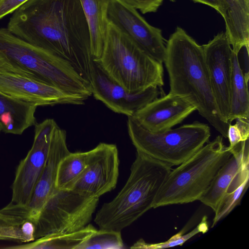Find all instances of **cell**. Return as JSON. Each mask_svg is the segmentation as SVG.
Returning <instances> with one entry per match:
<instances>
[{"instance_id":"obj_4","label":"cell","mask_w":249,"mask_h":249,"mask_svg":"<svg viewBox=\"0 0 249 249\" xmlns=\"http://www.w3.org/2000/svg\"><path fill=\"white\" fill-rule=\"evenodd\" d=\"M172 166L137 151L127 181L117 195L104 203L94 222L100 229L121 231L153 208Z\"/></svg>"},{"instance_id":"obj_15","label":"cell","mask_w":249,"mask_h":249,"mask_svg":"<svg viewBox=\"0 0 249 249\" xmlns=\"http://www.w3.org/2000/svg\"><path fill=\"white\" fill-rule=\"evenodd\" d=\"M195 110L188 101L169 92L149 103L132 117L144 129L157 133L171 129Z\"/></svg>"},{"instance_id":"obj_32","label":"cell","mask_w":249,"mask_h":249,"mask_svg":"<svg viewBox=\"0 0 249 249\" xmlns=\"http://www.w3.org/2000/svg\"><path fill=\"white\" fill-rule=\"evenodd\" d=\"M195 2L201 3L215 9L217 12L219 8V0H193Z\"/></svg>"},{"instance_id":"obj_7","label":"cell","mask_w":249,"mask_h":249,"mask_svg":"<svg viewBox=\"0 0 249 249\" xmlns=\"http://www.w3.org/2000/svg\"><path fill=\"white\" fill-rule=\"evenodd\" d=\"M129 136L136 151L171 166L188 159L209 142L210 128L198 121L179 127L153 133L127 117Z\"/></svg>"},{"instance_id":"obj_14","label":"cell","mask_w":249,"mask_h":249,"mask_svg":"<svg viewBox=\"0 0 249 249\" xmlns=\"http://www.w3.org/2000/svg\"><path fill=\"white\" fill-rule=\"evenodd\" d=\"M0 92L38 106L82 105L88 98L28 77L0 71Z\"/></svg>"},{"instance_id":"obj_10","label":"cell","mask_w":249,"mask_h":249,"mask_svg":"<svg viewBox=\"0 0 249 249\" xmlns=\"http://www.w3.org/2000/svg\"><path fill=\"white\" fill-rule=\"evenodd\" d=\"M108 18L147 55L163 63L166 46L161 31L147 22L137 9L122 0H112Z\"/></svg>"},{"instance_id":"obj_1","label":"cell","mask_w":249,"mask_h":249,"mask_svg":"<svg viewBox=\"0 0 249 249\" xmlns=\"http://www.w3.org/2000/svg\"><path fill=\"white\" fill-rule=\"evenodd\" d=\"M7 28L67 60L90 82V36L80 0H28L13 12Z\"/></svg>"},{"instance_id":"obj_33","label":"cell","mask_w":249,"mask_h":249,"mask_svg":"<svg viewBox=\"0 0 249 249\" xmlns=\"http://www.w3.org/2000/svg\"><path fill=\"white\" fill-rule=\"evenodd\" d=\"M1 130V127H0V132Z\"/></svg>"},{"instance_id":"obj_6","label":"cell","mask_w":249,"mask_h":249,"mask_svg":"<svg viewBox=\"0 0 249 249\" xmlns=\"http://www.w3.org/2000/svg\"><path fill=\"white\" fill-rule=\"evenodd\" d=\"M231 155L222 136L207 142L171 170L157 195L153 208L199 200Z\"/></svg>"},{"instance_id":"obj_27","label":"cell","mask_w":249,"mask_h":249,"mask_svg":"<svg viewBox=\"0 0 249 249\" xmlns=\"http://www.w3.org/2000/svg\"><path fill=\"white\" fill-rule=\"evenodd\" d=\"M124 247L121 231L99 229L92 233L78 249H121Z\"/></svg>"},{"instance_id":"obj_23","label":"cell","mask_w":249,"mask_h":249,"mask_svg":"<svg viewBox=\"0 0 249 249\" xmlns=\"http://www.w3.org/2000/svg\"><path fill=\"white\" fill-rule=\"evenodd\" d=\"M240 64L238 54L233 52L229 122L237 118L249 119L248 81Z\"/></svg>"},{"instance_id":"obj_34","label":"cell","mask_w":249,"mask_h":249,"mask_svg":"<svg viewBox=\"0 0 249 249\" xmlns=\"http://www.w3.org/2000/svg\"><path fill=\"white\" fill-rule=\"evenodd\" d=\"M171 0L173 1L174 0Z\"/></svg>"},{"instance_id":"obj_29","label":"cell","mask_w":249,"mask_h":249,"mask_svg":"<svg viewBox=\"0 0 249 249\" xmlns=\"http://www.w3.org/2000/svg\"><path fill=\"white\" fill-rule=\"evenodd\" d=\"M28 0H0V19L13 13L18 7Z\"/></svg>"},{"instance_id":"obj_22","label":"cell","mask_w":249,"mask_h":249,"mask_svg":"<svg viewBox=\"0 0 249 249\" xmlns=\"http://www.w3.org/2000/svg\"><path fill=\"white\" fill-rule=\"evenodd\" d=\"M97 230L89 224L74 231L49 234L36 239L27 244L7 247L17 249H78Z\"/></svg>"},{"instance_id":"obj_13","label":"cell","mask_w":249,"mask_h":249,"mask_svg":"<svg viewBox=\"0 0 249 249\" xmlns=\"http://www.w3.org/2000/svg\"><path fill=\"white\" fill-rule=\"evenodd\" d=\"M119 173L117 146L101 142L91 149L89 163L72 190L99 198L116 187Z\"/></svg>"},{"instance_id":"obj_26","label":"cell","mask_w":249,"mask_h":249,"mask_svg":"<svg viewBox=\"0 0 249 249\" xmlns=\"http://www.w3.org/2000/svg\"><path fill=\"white\" fill-rule=\"evenodd\" d=\"M207 217L205 216L197 226L191 231L184 234L182 231L170 237L168 240L158 243H147L141 239L133 245L130 248L142 249H161L182 246L185 242L195 235L205 233L208 231Z\"/></svg>"},{"instance_id":"obj_12","label":"cell","mask_w":249,"mask_h":249,"mask_svg":"<svg viewBox=\"0 0 249 249\" xmlns=\"http://www.w3.org/2000/svg\"><path fill=\"white\" fill-rule=\"evenodd\" d=\"M92 95L113 112L132 116L140 109L158 97V87H150L139 92L131 93L111 80L93 60L90 80Z\"/></svg>"},{"instance_id":"obj_25","label":"cell","mask_w":249,"mask_h":249,"mask_svg":"<svg viewBox=\"0 0 249 249\" xmlns=\"http://www.w3.org/2000/svg\"><path fill=\"white\" fill-rule=\"evenodd\" d=\"M249 165L245 167L230 186L215 210L212 227L227 216L238 205L249 186Z\"/></svg>"},{"instance_id":"obj_16","label":"cell","mask_w":249,"mask_h":249,"mask_svg":"<svg viewBox=\"0 0 249 249\" xmlns=\"http://www.w3.org/2000/svg\"><path fill=\"white\" fill-rule=\"evenodd\" d=\"M66 138V131L57 124L51 136L47 157L41 175L27 205L36 220L44 203L56 189L55 181L60 161L70 152Z\"/></svg>"},{"instance_id":"obj_28","label":"cell","mask_w":249,"mask_h":249,"mask_svg":"<svg viewBox=\"0 0 249 249\" xmlns=\"http://www.w3.org/2000/svg\"><path fill=\"white\" fill-rule=\"evenodd\" d=\"M122 0L135 9H139L142 14L156 12L162 2V0Z\"/></svg>"},{"instance_id":"obj_2","label":"cell","mask_w":249,"mask_h":249,"mask_svg":"<svg viewBox=\"0 0 249 249\" xmlns=\"http://www.w3.org/2000/svg\"><path fill=\"white\" fill-rule=\"evenodd\" d=\"M163 63L167 71L169 92L191 104L223 137L230 124L221 118L213 95L202 46L180 27L165 44Z\"/></svg>"},{"instance_id":"obj_5","label":"cell","mask_w":249,"mask_h":249,"mask_svg":"<svg viewBox=\"0 0 249 249\" xmlns=\"http://www.w3.org/2000/svg\"><path fill=\"white\" fill-rule=\"evenodd\" d=\"M94 60L129 92L164 85L163 63L147 55L109 20L102 54Z\"/></svg>"},{"instance_id":"obj_3","label":"cell","mask_w":249,"mask_h":249,"mask_svg":"<svg viewBox=\"0 0 249 249\" xmlns=\"http://www.w3.org/2000/svg\"><path fill=\"white\" fill-rule=\"evenodd\" d=\"M0 71L28 77L89 98L90 83L64 59L0 28Z\"/></svg>"},{"instance_id":"obj_31","label":"cell","mask_w":249,"mask_h":249,"mask_svg":"<svg viewBox=\"0 0 249 249\" xmlns=\"http://www.w3.org/2000/svg\"><path fill=\"white\" fill-rule=\"evenodd\" d=\"M249 119L237 118L235 124L239 130L244 141L249 139Z\"/></svg>"},{"instance_id":"obj_18","label":"cell","mask_w":249,"mask_h":249,"mask_svg":"<svg viewBox=\"0 0 249 249\" xmlns=\"http://www.w3.org/2000/svg\"><path fill=\"white\" fill-rule=\"evenodd\" d=\"M225 33L234 53L249 44V0H219Z\"/></svg>"},{"instance_id":"obj_35","label":"cell","mask_w":249,"mask_h":249,"mask_svg":"<svg viewBox=\"0 0 249 249\" xmlns=\"http://www.w3.org/2000/svg\"></svg>"},{"instance_id":"obj_24","label":"cell","mask_w":249,"mask_h":249,"mask_svg":"<svg viewBox=\"0 0 249 249\" xmlns=\"http://www.w3.org/2000/svg\"><path fill=\"white\" fill-rule=\"evenodd\" d=\"M91 155V149L85 152H70L60 161L57 173L55 188L72 190L86 169Z\"/></svg>"},{"instance_id":"obj_30","label":"cell","mask_w":249,"mask_h":249,"mask_svg":"<svg viewBox=\"0 0 249 249\" xmlns=\"http://www.w3.org/2000/svg\"><path fill=\"white\" fill-rule=\"evenodd\" d=\"M227 138H228L230 142V145L228 146L230 149L233 148L239 143L245 141L239 130L235 124H231L229 125Z\"/></svg>"},{"instance_id":"obj_21","label":"cell","mask_w":249,"mask_h":249,"mask_svg":"<svg viewBox=\"0 0 249 249\" xmlns=\"http://www.w3.org/2000/svg\"><path fill=\"white\" fill-rule=\"evenodd\" d=\"M112 0H80L88 22L93 60L101 57L108 23V10Z\"/></svg>"},{"instance_id":"obj_9","label":"cell","mask_w":249,"mask_h":249,"mask_svg":"<svg viewBox=\"0 0 249 249\" xmlns=\"http://www.w3.org/2000/svg\"><path fill=\"white\" fill-rule=\"evenodd\" d=\"M57 125L47 119L35 125L33 145L17 169L12 189L11 202L27 206L43 170L49 149L51 136Z\"/></svg>"},{"instance_id":"obj_11","label":"cell","mask_w":249,"mask_h":249,"mask_svg":"<svg viewBox=\"0 0 249 249\" xmlns=\"http://www.w3.org/2000/svg\"><path fill=\"white\" fill-rule=\"evenodd\" d=\"M211 86L219 112L229 122L233 51L225 33L215 36L202 46Z\"/></svg>"},{"instance_id":"obj_17","label":"cell","mask_w":249,"mask_h":249,"mask_svg":"<svg viewBox=\"0 0 249 249\" xmlns=\"http://www.w3.org/2000/svg\"><path fill=\"white\" fill-rule=\"evenodd\" d=\"M230 149L231 157L219 169L199 199L213 212L235 178L245 166L249 165V139Z\"/></svg>"},{"instance_id":"obj_20","label":"cell","mask_w":249,"mask_h":249,"mask_svg":"<svg viewBox=\"0 0 249 249\" xmlns=\"http://www.w3.org/2000/svg\"><path fill=\"white\" fill-rule=\"evenodd\" d=\"M37 106L0 92V126L5 133L20 135L36 124Z\"/></svg>"},{"instance_id":"obj_8","label":"cell","mask_w":249,"mask_h":249,"mask_svg":"<svg viewBox=\"0 0 249 249\" xmlns=\"http://www.w3.org/2000/svg\"><path fill=\"white\" fill-rule=\"evenodd\" d=\"M99 198L74 190L55 189L35 222V240L59 232L79 230L91 221Z\"/></svg>"},{"instance_id":"obj_19","label":"cell","mask_w":249,"mask_h":249,"mask_svg":"<svg viewBox=\"0 0 249 249\" xmlns=\"http://www.w3.org/2000/svg\"><path fill=\"white\" fill-rule=\"evenodd\" d=\"M35 221L27 206L11 201L0 210V240L34 241Z\"/></svg>"}]
</instances>
